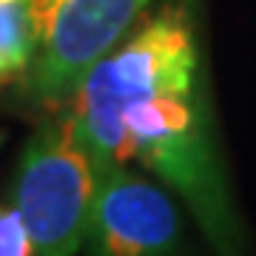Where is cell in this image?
Returning a JSON list of instances; mask_svg holds the SVG:
<instances>
[{"instance_id": "cell-4", "label": "cell", "mask_w": 256, "mask_h": 256, "mask_svg": "<svg viewBox=\"0 0 256 256\" xmlns=\"http://www.w3.org/2000/svg\"><path fill=\"white\" fill-rule=\"evenodd\" d=\"M148 0H32L34 54L28 88L37 100H72L82 77L117 46Z\"/></svg>"}, {"instance_id": "cell-6", "label": "cell", "mask_w": 256, "mask_h": 256, "mask_svg": "<svg viewBox=\"0 0 256 256\" xmlns=\"http://www.w3.org/2000/svg\"><path fill=\"white\" fill-rule=\"evenodd\" d=\"M34 54L32 0H0V77L26 72Z\"/></svg>"}, {"instance_id": "cell-7", "label": "cell", "mask_w": 256, "mask_h": 256, "mask_svg": "<svg viewBox=\"0 0 256 256\" xmlns=\"http://www.w3.org/2000/svg\"><path fill=\"white\" fill-rule=\"evenodd\" d=\"M0 256H34L32 236L14 205L0 208Z\"/></svg>"}, {"instance_id": "cell-3", "label": "cell", "mask_w": 256, "mask_h": 256, "mask_svg": "<svg viewBox=\"0 0 256 256\" xmlns=\"http://www.w3.org/2000/svg\"><path fill=\"white\" fill-rule=\"evenodd\" d=\"M100 168L72 111L32 134L20 156L12 205L32 236L34 256H74L80 250L88 236Z\"/></svg>"}, {"instance_id": "cell-8", "label": "cell", "mask_w": 256, "mask_h": 256, "mask_svg": "<svg viewBox=\"0 0 256 256\" xmlns=\"http://www.w3.org/2000/svg\"><path fill=\"white\" fill-rule=\"evenodd\" d=\"M6 82H9V80H6V77H0V88H3V86H6Z\"/></svg>"}, {"instance_id": "cell-2", "label": "cell", "mask_w": 256, "mask_h": 256, "mask_svg": "<svg viewBox=\"0 0 256 256\" xmlns=\"http://www.w3.org/2000/svg\"><path fill=\"white\" fill-rule=\"evenodd\" d=\"M200 82V57L182 9H165L97 60L72 94V117L97 162L126 160V111Z\"/></svg>"}, {"instance_id": "cell-1", "label": "cell", "mask_w": 256, "mask_h": 256, "mask_svg": "<svg viewBox=\"0 0 256 256\" xmlns=\"http://www.w3.org/2000/svg\"><path fill=\"white\" fill-rule=\"evenodd\" d=\"M122 122L126 156H137L188 202L216 256H242V230L200 82L131 106Z\"/></svg>"}, {"instance_id": "cell-5", "label": "cell", "mask_w": 256, "mask_h": 256, "mask_svg": "<svg viewBox=\"0 0 256 256\" xmlns=\"http://www.w3.org/2000/svg\"><path fill=\"white\" fill-rule=\"evenodd\" d=\"M86 239L92 256H174L180 216L162 188L111 160L100 168Z\"/></svg>"}]
</instances>
